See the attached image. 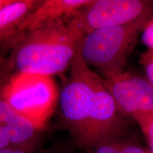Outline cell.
<instances>
[{
  "mask_svg": "<svg viewBox=\"0 0 153 153\" xmlns=\"http://www.w3.org/2000/svg\"><path fill=\"white\" fill-rule=\"evenodd\" d=\"M58 101L65 125L80 148L93 150L105 141L120 138L124 117L103 78L86 65L78 51Z\"/></svg>",
  "mask_w": 153,
  "mask_h": 153,
  "instance_id": "cell-1",
  "label": "cell"
},
{
  "mask_svg": "<svg viewBox=\"0 0 153 153\" xmlns=\"http://www.w3.org/2000/svg\"><path fill=\"white\" fill-rule=\"evenodd\" d=\"M79 38L66 22L46 24L24 33L13 53L17 72L53 76L70 68Z\"/></svg>",
  "mask_w": 153,
  "mask_h": 153,
  "instance_id": "cell-2",
  "label": "cell"
},
{
  "mask_svg": "<svg viewBox=\"0 0 153 153\" xmlns=\"http://www.w3.org/2000/svg\"><path fill=\"white\" fill-rule=\"evenodd\" d=\"M149 16L86 34L77 45L82 60L90 68L93 67L100 70L104 78L123 72L128 58Z\"/></svg>",
  "mask_w": 153,
  "mask_h": 153,
  "instance_id": "cell-3",
  "label": "cell"
},
{
  "mask_svg": "<svg viewBox=\"0 0 153 153\" xmlns=\"http://www.w3.org/2000/svg\"><path fill=\"white\" fill-rule=\"evenodd\" d=\"M59 95L53 76L25 72L11 75L1 93L15 111L42 131L54 112Z\"/></svg>",
  "mask_w": 153,
  "mask_h": 153,
  "instance_id": "cell-4",
  "label": "cell"
},
{
  "mask_svg": "<svg viewBox=\"0 0 153 153\" xmlns=\"http://www.w3.org/2000/svg\"><path fill=\"white\" fill-rule=\"evenodd\" d=\"M153 11V1L91 0L67 22L79 40L93 30L129 24L148 17Z\"/></svg>",
  "mask_w": 153,
  "mask_h": 153,
  "instance_id": "cell-5",
  "label": "cell"
},
{
  "mask_svg": "<svg viewBox=\"0 0 153 153\" xmlns=\"http://www.w3.org/2000/svg\"><path fill=\"white\" fill-rule=\"evenodd\" d=\"M103 78L105 87L123 117L153 112V87L145 76L123 71Z\"/></svg>",
  "mask_w": 153,
  "mask_h": 153,
  "instance_id": "cell-6",
  "label": "cell"
},
{
  "mask_svg": "<svg viewBox=\"0 0 153 153\" xmlns=\"http://www.w3.org/2000/svg\"><path fill=\"white\" fill-rule=\"evenodd\" d=\"M41 132L0 96V150L38 148Z\"/></svg>",
  "mask_w": 153,
  "mask_h": 153,
  "instance_id": "cell-7",
  "label": "cell"
},
{
  "mask_svg": "<svg viewBox=\"0 0 153 153\" xmlns=\"http://www.w3.org/2000/svg\"><path fill=\"white\" fill-rule=\"evenodd\" d=\"M91 0H42L17 28V33H28L53 22H68Z\"/></svg>",
  "mask_w": 153,
  "mask_h": 153,
  "instance_id": "cell-8",
  "label": "cell"
},
{
  "mask_svg": "<svg viewBox=\"0 0 153 153\" xmlns=\"http://www.w3.org/2000/svg\"><path fill=\"white\" fill-rule=\"evenodd\" d=\"M39 0H11L0 9V35L11 36L26 16L39 3Z\"/></svg>",
  "mask_w": 153,
  "mask_h": 153,
  "instance_id": "cell-9",
  "label": "cell"
},
{
  "mask_svg": "<svg viewBox=\"0 0 153 153\" xmlns=\"http://www.w3.org/2000/svg\"><path fill=\"white\" fill-rule=\"evenodd\" d=\"M133 120L139 126L145 135L149 151L150 153H153V112L140 115Z\"/></svg>",
  "mask_w": 153,
  "mask_h": 153,
  "instance_id": "cell-10",
  "label": "cell"
},
{
  "mask_svg": "<svg viewBox=\"0 0 153 153\" xmlns=\"http://www.w3.org/2000/svg\"><path fill=\"white\" fill-rule=\"evenodd\" d=\"M140 36L142 43L148 50L153 51V11L145 23Z\"/></svg>",
  "mask_w": 153,
  "mask_h": 153,
  "instance_id": "cell-11",
  "label": "cell"
},
{
  "mask_svg": "<svg viewBox=\"0 0 153 153\" xmlns=\"http://www.w3.org/2000/svg\"><path fill=\"white\" fill-rule=\"evenodd\" d=\"M140 63L144 68L145 77L153 87V51L147 50L140 57Z\"/></svg>",
  "mask_w": 153,
  "mask_h": 153,
  "instance_id": "cell-12",
  "label": "cell"
},
{
  "mask_svg": "<svg viewBox=\"0 0 153 153\" xmlns=\"http://www.w3.org/2000/svg\"><path fill=\"white\" fill-rule=\"evenodd\" d=\"M120 138L105 141L93 149L94 153H119Z\"/></svg>",
  "mask_w": 153,
  "mask_h": 153,
  "instance_id": "cell-13",
  "label": "cell"
},
{
  "mask_svg": "<svg viewBox=\"0 0 153 153\" xmlns=\"http://www.w3.org/2000/svg\"><path fill=\"white\" fill-rule=\"evenodd\" d=\"M119 153H150L148 148L137 143L126 140H120Z\"/></svg>",
  "mask_w": 153,
  "mask_h": 153,
  "instance_id": "cell-14",
  "label": "cell"
},
{
  "mask_svg": "<svg viewBox=\"0 0 153 153\" xmlns=\"http://www.w3.org/2000/svg\"><path fill=\"white\" fill-rule=\"evenodd\" d=\"M10 76L7 73V70L6 69L0 68V96L1 95L2 91L4 88L6 84L8 82Z\"/></svg>",
  "mask_w": 153,
  "mask_h": 153,
  "instance_id": "cell-15",
  "label": "cell"
},
{
  "mask_svg": "<svg viewBox=\"0 0 153 153\" xmlns=\"http://www.w3.org/2000/svg\"><path fill=\"white\" fill-rule=\"evenodd\" d=\"M41 151L36 149H13L0 150V153H41Z\"/></svg>",
  "mask_w": 153,
  "mask_h": 153,
  "instance_id": "cell-16",
  "label": "cell"
},
{
  "mask_svg": "<svg viewBox=\"0 0 153 153\" xmlns=\"http://www.w3.org/2000/svg\"><path fill=\"white\" fill-rule=\"evenodd\" d=\"M41 153H78L72 149L64 147H56L47 151H41Z\"/></svg>",
  "mask_w": 153,
  "mask_h": 153,
  "instance_id": "cell-17",
  "label": "cell"
},
{
  "mask_svg": "<svg viewBox=\"0 0 153 153\" xmlns=\"http://www.w3.org/2000/svg\"><path fill=\"white\" fill-rule=\"evenodd\" d=\"M11 0H0V9H1L4 6L7 5Z\"/></svg>",
  "mask_w": 153,
  "mask_h": 153,
  "instance_id": "cell-18",
  "label": "cell"
},
{
  "mask_svg": "<svg viewBox=\"0 0 153 153\" xmlns=\"http://www.w3.org/2000/svg\"><path fill=\"white\" fill-rule=\"evenodd\" d=\"M9 37H11V36L8 35H0V43H1L3 41H4L6 38Z\"/></svg>",
  "mask_w": 153,
  "mask_h": 153,
  "instance_id": "cell-19",
  "label": "cell"
}]
</instances>
